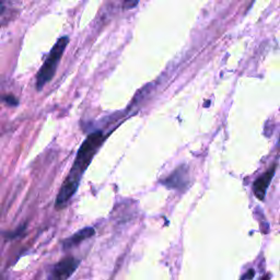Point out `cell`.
<instances>
[{
	"mask_svg": "<svg viewBox=\"0 0 280 280\" xmlns=\"http://www.w3.org/2000/svg\"><path fill=\"white\" fill-rule=\"evenodd\" d=\"M102 142H103V134L101 132L90 134L83 142V145H81L78 150V153L76 155V159H74L73 166L70 169V172L59 189L55 203V207L57 209L65 207L66 204L69 202L70 198L77 192L81 177H83L88 167L90 166L93 156L97 153Z\"/></svg>",
	"mask_w": 280,
	"mask_h": 280,
	"instance_id": "cell-1",
	"label": "cell"
},
{
	"mask_svg": "<svg viewBox=\"0 0 280 280\" xmlns=\"http://www.w3.org/2000/svg\"><path fill=\"white\" fill-rule=\"evenodd\" d=\"M69 42V38L67 36L60 37L56 44L54 45L53 49L50 52V55L47 56L45 63L41 67L39 71L36 76V88L37 90H42V88L49 84L50 81L54 78L57 70V67L59 65V61L64 55V52Z\"/></svg>",
	"mask_w": 280,
	"mask_h": 280,
	"instance_id": "cell-2",
	"label": "cell"
},
{
	"mask_svg": "<svg viewBox=\"0 0 280 280\" xmlns=\"http://www.w3.org/2000/svg\"><path fill=\"white\" fill-rule=\"evenodd\" d=\"M79 264L80 261L71 256L61 259L53 267L50 274V280H67L76 271Z\"/></svg>",
	"mask_w": 280,
	"mask_h": 280,
	"instance_id": "cell-3",
	"label": "cell"
},
{
	"mask_svg": "<svg viewBox=\"0 0 280 280\" xmlns=\"http://www.w3.org/2000/svg\"><path fill=\"white\" fill-rule=\"evenodd\" d=\"M188 171L185 166H181L177 168L174 172L171 174L167 180L163 181V184L168 188L180 189L182 186H185L188 183Z\"/></svg>",
	"mask_w": 280,
	"mask_h": 280,
	"instance_id": "cell-4",
	"label": "cell"
},
{
	"mask_svg": "<svg viewBox=\"0 0 280 280\" xmlns=\"http://www.w3.org/2000/svg\"><path fill=\"white\" fill-rule=\"evenodd\" d=\"M275 170H276V167L272 166V168H270V170H268L267 172H265L261 177H258V179L254 183L253 190H254L255 196L257 198H259L261 201L264 199L266 192H267L269 184L272 180V177H274Z\"/></svg>",
	"mask_w": 280,
	"mask_h": 280,
	"instance_id": "cell-5",
	"label": "cell"
},
{
	"mask_svg": "<svg viewBox=\"0 0 280 280\" xmlns=\"http://www.w3.org/2000/svg\"><path fill=\"white\" fill-rule=\"evenodd\" d=\"M94 233H95V231L91 227H87V228L81 229L80 231L72 234L70 237L66 238V240L63 242V248L65 250H67V249L76 247V245L80 244L81 242H84L85 240H87V238L93 236Z\"/></svg>",
	"mask_w": 280,
	"mask_h": 280,
	"instance_id": "cell-6",
	"label": "cell"
},
{
	"mask_svg": "<svg viewBox=\"0 0 280 280\" xmlns=\"http://www.w3.org/2000/svg\"><path fill=\"white\" fill-rule=\"evenodd\" d=\"M2 99L4 101H6L7 103H9L10 105H17L18 104V100L15 98V97H12V95H3Z\"/></svg>",
	"mask_w": 280,
	"mask_h": 280,
	"instance_id": "cell-7",
	"label": "cell"
},
{
	"mask_svg": "<svg viewBox=\"0 0 280 280\" xmlns=\"http://www.w3.org/2000/svg\"><path fill=\"white\" fill-rule=\"evenodd\" d=\"M254 274H255V271L253 270V269H250L247 274H245L243 277H242V280H252L253 277H254Z\"/></svg>",
	"mask_w": 280,
	"mask_h": 280,
	"instance_id": "cell-8",
	"label": "cell"
}]
</instances>
